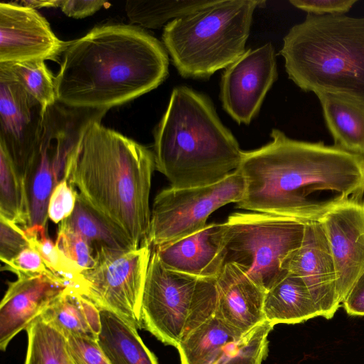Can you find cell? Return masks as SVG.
Here are the masks:
<instances>
[{
	"label": "cell",
	"instance_id": "e575fe53",
	"mask_svg": "<svg viewBox=\"0 0 364 364\" xmlns=\"http://www.w3.org/2000/svg\"><path fill=\"white\" fill-rule=\"evenodd\" d=\"M0 258L4 263L18 256L28 247L24 230L0 217Z\"/></svg>",
	"mask_w": 364,
	"mask_h": 364
},
{
	"label": "cell",
	"instance_id": "6da1fadb",
	"mask_svg": "<svg viewBox=\"0 0 364 364\" xmlns=\"http://www.w3.org/2000/svg\"><path fill=\"white\" fill-rule=\"evenodd\" d=\"M272 140L243 151L245 181L239 208L304 222L364 196V156L323 141L292 139L273 129Z\"/></svg>",
	"mask_w": 364,
	"mask_h": 364
},
{
	"label": "cell",
	"instance_id": "52a82bcc",
	"mask_svg": "<svg viewBox=\"0 0 364 364\" xmlns=\"http://www.w3.org/2000/svg\"><path fill=\"white\" fill-rule=\"evenodd\" d=\"M216 304V279L168 269L152 250L141 303V328L176 348L215 315Z\"/></svg>",
	"mask_w": 364,
	"mask_h": 364
},
{
	"label": "cell",
	"instance_id": "8fae6325",
	"mask_svg": "<svg viewBox=\"0 0 364 364\" xmlns=\"http://www.w3.org/2000/svg\"><path fill=\"white\" fill-rule=\"evenodd\" d=\"M46 110L0 67V147L24 179L34 156Z\"/></svg>",
	"mask_w": 364,
	"mask_h": 364
},
{
	"label": "cell",
	"instance_id": "f1b7e54d",
	"mask_svg": "<svg viewBox=\"0 0 364 364\" xmlns=\"http://www.w3.org/2000/svg\"><path fill=\"white\" fill-rule=\"evenodd\" d=\"M31 247L36 250L47 267L69 289L79 292L82 271L69 260L48 236L46 226L33 225L24 230Z\"/></svg>",
	"mask_w": 364,
	"mask_h": 364
},
{
	"label": "cell",
	"instance_id": "4fadbf2b",
	"mask_svg": "<svg viewBox=\"0 0 364 364\" xmlns=\"http://www.w3.org/2000/svg\"><path fill=\"white\" fill-rule=\"evenodd\" d=\"M69 42L59 39L36 9L0 4V63L56 60Z\"/></svg>",
	"mask_w": 364,
	"mask_h": 364
},
{
	"label": "cell",
	"instance_id": "83f0119b",
	"mask_svg": "<svg viewBox=\"0 0 364 364\" xmlns=\"http://www.w3.org/2000/svg\"><path fill=\"white\" fill-rule=\"evenodd\" d=\"M26 331L28 347L25 364H73L66 338L41 317Z\"/></svg>",
	"mask_w": 364,
	"mask_h": 364
},
{
	"label": "cell",
	"instance_id": "30bf717a",
	"mask_svg": "<svg viewBox=\"0 0 364 364\" xmlns=\"http://www.w3.org/2000/svg\"><path fill=\"white\" fill-rule=\"evenodd\" d=\"M151 252L148 242L129 250L96 248L93 266L81 272L80 294L141 328V303Z\"/></svg>",
	"mask_w": 364,
	"mask_h": 364
},
{
	"label": "cell",
	"instance_id": "484cf974",
	"mask_svg": "<svg viewBox=\"0 0 364 364\" xmlns=\"http://www.w3.org/2000/svg\"><path fill=\"white\" fill-rule=\"evenodd\" d=\"M0 217L22 229L30 227L24 179L18 173L6 152L0 147Z\"/></svg>",
	"mask_w": 364,
	"mask_h": 364
},
{
	"label": "cell",
	"instance_id": "1f68e13d",
	"mask_svg": "<svg viewBox=\"0 0 364 364\" xmlns=\"http://www.w3.org/2000/svg\"><path fill=\"white\" fill-rule=\"evenodd\" d=\"M57 247L82 272L92 267L95 262V250L78 232L61 223L55 242Z\"/></svg>",
	"mask_w": 364,
	"mask_h": 364
},
{
	"label": "cell",
	"instance_id": "cb8c5ba5",
	"mask_svg": "<svg viewBox=\"0 0 364 364\" xmlns=\"http://www.w3.org/2000/svg\"><path fill=\"white\" fill-rule=\"evenodd\" d=\"M214 315L176 347L181 364H218L241 341Z\"/></svg>",
	"mask_w": 364,
	"mask_h": 364
},
{
	"label": "cell",
	"instance_id": "9c48e42d",
	"mask_svg": "<svg viewBox=\"0 0 364 364\" xmlns=\"http://www.w3.org/2000/svg\"><path fill=\"white\" fill-rule=\"evenodd\" d=\"M245 192V181L238 169L210 186L163 189L154 200L146 242L154 249L200 231L210 214L228 203H239Z\"/></svg>",
	"mask_w": 364,
	"mask_h": 364
},
{
	"label": "cell",
	"instance_id": "3957f363",
	"mask_svg": "<svg viewBox=\"0 0 364 364\" xmlns=\"http://www.w3.org/2000/svg\"><path fill=\"white\" fill-rule=\"evenodd\" d=\"M102 119L85 129L63 178L137 248L146 242L150 228L154 153L104 127Z\"/></svg>",
	"mask_w": 364,
	"mask_h": 364
},
{
	"label": "cell",
	"instance_id": "5b68a950",
	"mask_svg": "<svg viewBox=\"0 0 364 364\" xmlns=\"http://www.w3.org/2000/svg\"><path fill=\"white\" fill-rule=\"evenodd\" d=\"M279 53L301 90L364 100V18L308 14L290 28Z\"/></svg>",
	"mask_w": 364,
	"mask_h": 364
},
{
	"label": "cell",
	"instance_id": "ba28073f",
	"mask_svg": "<svg viewBox=\"0 0 364 364\" xmlns=\"http://www.w3.org/2000/svg\"><path fill=\"white\" fill-rule=\"evenodd\" d=\"M226 223L225 263L237 266L265 293L287 272V258L301 245L306 222L269 213H235Z\"/></svg>",
	"mask_w": 364,
	"mask_h": 364
},
{
	"label": "cell",
	"instance_id": "7c38bea8",
	"mask_svg": "<svg viewBox=\"0 0 364 364\" xmlns=\"http://www.w3.org/2000/svg\"><path fill=\"white\" fill-rule=\"evenodd\" d=\"M277 76L271 43L246 50L222 75L220 98L223 109L239 124H250Z\"/></svg>",
	"mask_w": 364,
	"mask_h": 364
},
{
	"label": "cell",
	"instance_id": "44dd1931",
	"mask_svg": "<svg viewBox=\"0 0 364 364\" xmlns=\"http://www.w3.org/2000/svg\"><path fill=\"white\" fill-rule=\"evenodd\" d=\"M264 314L266 321L273 326L299 323L321 316L304 282L289 272L265 293Z\"/></svg>",
	"mask_w": 364,
	"mask_h": 364
},
{
	"label": "cell",
	"instance_id": "ab89813d",
	"mask_svg": "<svg viewBox=\"0 0 364 364\" xmlns=\"http://www.w3.org/2000/svg\"><path fill=\"white\" fill-rule=\"evenodd\" d=\"M22 5L31 7L32 9H39L44 7H60V0H50V1H22Z\"/></svg>",
	"mask_w": 364,
	"mask_h": 364
},
{
	"label": "cell",
	"instance_id": "5bb4252c",
	"mask_svg": "<svg viewBox=\"0 0 364 364\" xmlns=\"http://www.w3.org/2000/svg\"><path fill=\"white\" fill-rule=\"evenodd\" d=\"M282 269L302 279L321 316L330 319L334 316L341 302L334 262L319 220L306 222L302 243L287 258Z\"/></svg>",
	"mask_w": 364,
	"mask_h": 364
},
{
	"label": "cell",
	"instance_id": "2e32d148",
	"mask_svg": "<svg viewBox=\"0 0 364 364\" xmlns=\"http://www.w3.org/2000/svg\"><path fill=\"white\" fill-rule=\"evenodd\" d=\"M228 223H210L200 231L152 250L166 268L203 278L217 279L227 255Z\"/></svg>",
	"mask_w": 364,
	"mask_h": 364
},
{
	"label": "cell",
	"instance_id": "e0dca14e",
	"mask_svg": "<svg viewBox=\"0 0 364 364\" xmlns=\"http://www.w3.org/2000/svg\"><path fill=\"white\" fill-rule=\"evenodd\" d=\"M68 289L58 279L46 275L18 278L9 284L0 305V348L48 309Z\"/></svg>",
	"mask_w": 364,
	"mask_h": 364
},
{
	"label": "cell",
	"instance_id": "4316f807",
	"mask_svg": "<svg viewBox=\"0 0 364 364\" xmlns=\"http://www.w3.org/2000/svg\"><path fill=\"white\" fill-rule=\"evenodd\" d=\"M214 1L215 0L127 1L125 9L132 23H137L148 28H159L168 21L194 12Z\"/></svg>",
	"mask_w": 364,
	"mask_h": 364
},
{
	"label": "cell",
	"instance_id": "ac0fdd59",
	"mask_svg": "<svg viewBox=\"0 0 364 364\" xmlns=\"http://www.w3.org/2000/svg\"><path fill=\"white\" fill-rule=\"evenodd\" d=\"M216 288L215 315L237 337L244 338L266 321L265 292L237 266L225 263L216 279Z\"/></svg>",
	"mask_w": 364,
	"mask_h": 364
},
{
	"label": "cell",
	"instance_id": "ffe728a7",
	"mask_svg": "<svg viewBox=\"0 0 364 364\" xmlns=\"http://www.w3.org/2000/svg\"><path fill=\"white\" fill-rule=\"evenodd\" d=\"M99 309L101 328L97 342L109 364H158L136 327L110 310Z\"/></svg>",
	"mask_w": 364,
	"mask_h": 364
},
{
	"label": "cell",
	"instance_id": "f35d334b",
	"mask_svg": "<svg viewBox=\"0 0 364 364\" xmlns=\"http://www.w3.org/2000/svg\"><path fill=\"white\" fill-rule=\"evenodd\" d=\"M105 4L103 1L60 0V8L68 16L81 18L93 14Z\"/></svg>",
	"mask_w": 364,
	"mask_h": 364
},
{
	"label": "cell",
	"instance_id": "f546056e",
	"mask_svg": "<svg viewBox=\"0 0 364 364\" xmlns=\"http://www.w3.org/2000/svg\"><path fill=\"white\" fill-rule=\"evenodd\" d=\"M0 67L7 70L45 110L57 102L55 77L45 61L0 63Z\"/></svg>",
	"mask_w": 364,
	"mask_h": 364
},
{
	"label": "cell",
	"instance_id": "d6986e66",
	"mask_svg": "<svg viewBox=\"0 0 364 364\" xmlns=\"http://www.w3.org/2000/svg\"><path fill=\"white\" fill-rule=\"evenodd\" d=\"M316 95L334 145L364 156V100L336 92Z\"/></svg>",
	"mask_w": 364,
	"mask_h": 364
},
{
	"label": "cell",
	"instance_id": "8d00e7d4",
	"mask_svg": "<svg viewBox=\"0 0 364 364\" xmlns=\"http://www.w3.org/2000/svg\"><path fill=\"white\" fill-rule=\"evenodd\" d=\"M295 7L316 16L344 14L357 0H291Z\"/></svg>",
	"mask_w": 364,
	"mask_h": 364
},
{
	"label": "cell",
	"instance_id": "d590c367",
	"mask_svg": "<svg viewBox=\"0 0 364 364\" xmlns=\"http://www.w3.org/2000/svg\"><path fill=\"white\" fill-rule=\"evenodd\" d=\"M68 351L73 364H109L97 340L68 336Z\"/></svg>",
	"mask_w": 364,
	"mask_h": 364
},
{
	"label": "cell",
	"instance_id": "7a4b0ae2",
	"mask_svg": "<svg viewBox=\"0 0 364 364\" xmlns=\"http://www.w3.org/2000/svg\"><path fill=\"white\" fill-rule=\"evenodd\" d=\"M63 57L56 99L73 108L108 110L156 88L168 73L161 42L130 25L95 27L69 42Z\"/></svg>",
	"mask_w": 364,
	"mask_h": 364
},
{
	"label": "cell",
	"instance_id": "8992f818",
	"mask_svg": "<svg viewBox=\"0 0 364 364\" xmlns=\"http://www.w3.org/2000/svg\"><path fill=\"white\" fill-rule=\"evenodd\" d=\"M261 4L215 0L166 23L163 42L180 75L207 78L236 61L246 51L254 11Z\"/></svg>",
	"mask_w": 364,
	"mask_h": 364
},
{
	"label": "cell",
	"instance_id": "7402d4cb",
	"mask_svg": "<svg viewBox=\"0 0 364 364\" xmlns=\"http://www.w3.org/2000/svg\"><path fill=\"white\" fill-rule=\"evenodd\" d=\"M28 199L30 227L46 226L48 207L55 186L52 164L51 131L44 114L33 158L24 178Z\"/></svg>",
	"mask_w": 364,
	"mask_h": 364
},
{
	"label": "cell",
	"instance_id": "4dcf8cb0",
	"mask_svg": "<svg viewBox=\"0 0 364 364\" xmlns=\"http://www.w3.org/2000/svg\"><path fill=\"white\" fill-rule=\"evenodd\" d=\"M273 326L265 321L241 339L218 364H262L268 350L267 337Z\"/></svg>",
	"mask_w": 364,
	"mask_h": 364
},
{
	"label": "cell",
	"instance_id": "d6a6232c",
	"mask_svg": "<svg viewBox=\"0 0 364 364\" xmlns=\"http://www.w3.org/2000/svg\"><path fill=\"white\" fill-rule=\"evenodd\" d=\"M77 191L68 179L63 178L54 187L50 197L48 215L55 224L60 223L73 213L77 200Z\"/></svg>",
	"mask_w": 364,
	"mask_h": 364
},
{
	"label": "cell",
	"instance_id": "603a6c76",
	"mask_svg": "<svg viewBox=\"0 0 364 364\" xmlns=\"http://www.w3.org/2000/svg\"><path fill=\"white\" fill-rule=\"evenodd\" d=\"M39 317L65 338L97 340L101 321L99 308L80 294L68 289Z\"/></svg>",
	"mask_w": 364,
	"mask_h": 364
},
{
	"label": "cell",
	"instance_id": "836d02e7",
	"mask_svg": "<svg viewBox=\"0 0 364 364\" xmlns=\"http://www.w3.org/2000/svg\"><path fill=\"white\" fill-rule=\"evenodd\" d=\"M4 264V269L16 274L18 278L46 275L61 280L47 267L39 253L30 246Z\"/></svg>",
	"mask_w": 364,
	"mask_h": 364
},
{
	"label": "cell",
	"instance_id": "d4e9b609",
	"mask_svg": "<svg viewBox=\"0 0 364 364\" xmlns=\"http://www.w3.org/2000/svg\"><path fill=\"white\" fill-rule=\"evenodd\" d=\"M61 223L80 234L94 250L101 246L117 250L135 249L119 230L90 207L78 193L73 213Z\"/></svg>",
	"mask_w": 364,
	"mask_h": 364
},
{
	"label": "cell",
	"instance_id": "277c9868",
	"mask_svg": "<svg viewBox=\"0 0 364 364\" xmlns=\"http://www.w3.org/2000/svg\"><path fill=\"white\" fill-rule=\"evenodd\" d=\"M154 136L155 168L176 189L217 183L242 161L243 151L212 102L186 86L173 90Z\"/></svg>",
	"mask_w": 364,
	"mask_h": 364
},
{
	"label": "cell",
	"instance_id": "74e56055",
	"mask_svg": "<svg viewBox=\"0 0 364 364\" xmlns=\"http://www.w3.org/2000/svg\"><path fill=\"white\" fill-rule=\"evenodd\" d=\"M342 304L348 315L364 316V272L357 279Z\"/></svg>",
	"mask_w": 364,
	"mask_h": 364
},
{
	"label": "cell",
	"instance_id": "9a60e30c",
	"mask_svg": "<svg viewBox=\"0 0 364 364\" xmlns=\"http://www.w3.org/2000/svg\"><path fill=\"white\" fill-rule=\"evenodd\" d=\"M319 221L332 254L342 304L364 272V199L339 204Z\"/></svg>",
	"mask_w": 364,
	"mask_h": 364
}]
</instances>
